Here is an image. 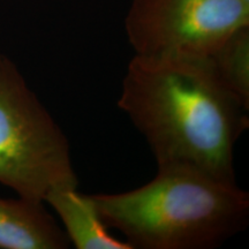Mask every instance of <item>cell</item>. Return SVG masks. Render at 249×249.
<instances>
[{
  "label": "cell",
  "mask_w": 249,
  "mask_h": 249,
  "mask_svg": "<svg viewBox=\"0 0 249 249\" xmlns=\"http://www.w3.org/2000/svg\"><path fill=\"white\" fill-rule=\"evenodd\" d=\"M91 198L107 227L124 234L133 249H211L244 231L248 193L188 165L158 166L150 182Z\"/></svg>",
  "instance_id": "cell-2"
},
{
  "label": "cell",
  "mask_w": 249,
  "mask_h": 249,
  "mask_svg": "<svg viewBox=\"0 0 249 249\" xmlns=\"http://www.w3.org/2000/svg\"><path fill=\"white\" fill-rule=\"evenodd\" d=\"M0 183L20 197L44 202L54 189L79 187L70 142L28 86L17 64L0 53Z\"/></svg>",
  "instance_id": "cell-3"
},
{
  "label": "cell",
  "mask_w": 249,
  "mask_h": 249,
  "mask_svg": "<svg viewBox=\"0 0 249 249\" xmlns=\"http://www.w3.org/2000/svg\"><path fill=\"white\" fill-rule=\"evenodd\" d=\"M77 188L54 189L44 201L60 218L71 245L76 249H133L128 242L107 232L91 195L82 194Z\"/></svg>",
  "instance_id": "cell-6"
},
{
  "label": "cell",
  "mask_w": 249,
  "mask_h": 249,
  "mask_svg": "<svg viewBox=\"0 0 249 249\" xmlns=\"http://www.w3.org/2000/svg\"><path fill=\"white\" fill-rule=\"evenodd\" d=\"M210 60L224 85L249 107V27L233 34Z\"/></svg>",
  "instance_id": "cell-7"
},
{
  "label": "cell",
  "mask_w": 249,
  "mask_h": 249,
  "mask_svg": "<svg viewBox=\"0 0 249 249\" xmlns=\"http://www.w3.org/2000/svg\"><path fill=\"white\" fill-rule=\"evenodd\" d=\"M118 107L158 166L188 165L236 181L234 148L249 126V107L224 85L210 57L134 55Z\"/></svg>",
  "instance_id": "cell-1"
},
{
  "label": "cell",
  "mask_w": 249,
  "mask_h": 249,
  "mask_svg": "<svg viewBox=\"0 0 249 249\" xmlns=\"http://www.w3.org/2000/svg\"><path fill=\"white\" fill-rule=\"evenodd\" d=\"M249 27L245 0H133L124 29L135 55L210 57Z\"/></svg>",
  "instance_id": "cell-4"
},
{
  "label": "cell",
  "mask_w": 249,
  "mask_h": 249,
  "mask_svg": "<svg viewBox=\"0 0 249 249\" xmlns=\"http://www.w3.org/2000/svg\"><path fill=\"white\" fill-rule=\"evenodd\" d=\"M64 229L44 202L0 197V249H66Z\"/></svg>",
  "instance_id": "cell-5"
},
{
  "label": "cell",
  "mask_w": 249,
  "mask_h": 249,
  "mask_svg": "<svg viewBox=\"0 0 249 249\" xmlns=\"http://www.w3.org/2000/svg\"><path fill=\"white\" fill-rule=\"evenodd\" d=\"M245 1H247V2H249V0H245Z\"/></svg>",
  "instance_id": "cell-8"
}]
</instances>
